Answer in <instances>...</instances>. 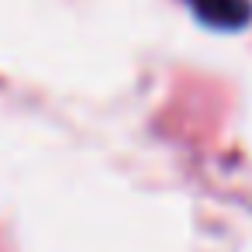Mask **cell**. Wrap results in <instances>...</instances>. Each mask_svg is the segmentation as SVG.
I'll use <instances>...</instances> for the list:
<instances>
[{
  "label": "cell",
  "mask_w": 252,
  "mask_h": 252,
  "mask_svg": "<svg viewBox=\"0 0 252 252\" xmlns=\"http://www.w3.org/2000/svg\"><path fill=\"white\" fill-rule=\"evenodd\" d=\"M197 11L200 21L214 25V28H242L252 14L249 0H187Z\"/></svg>",
  "instance_id": "1"
}]
</instances>
